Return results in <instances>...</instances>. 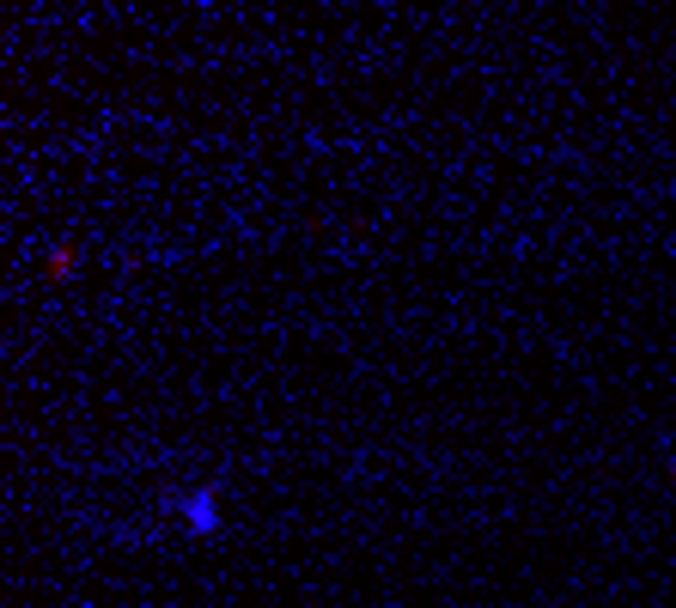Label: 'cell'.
Wrapping results in <instances>:
<instances>
[{
	"mask_svg": "<svg viewBox=\"0 0 676 608\" xmlns=\"http://www.w3.org/2000/svg\"><path fill=\"white\" fill-rule=\"evenodd\" d=\"M171 523L184 535H196V542H214L220 530H226V505H220L214 486H184V493H171Z\"/></svg>",
	"mask_w": 676,
	"mask_h": 608,
	"instance_id": "obj_1",
	"label": "cell"
}]
</instances>
